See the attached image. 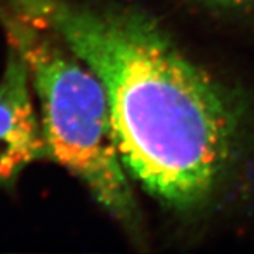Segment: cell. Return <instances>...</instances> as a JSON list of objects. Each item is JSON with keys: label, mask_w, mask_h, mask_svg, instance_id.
<instances>
[{"label": "cell", "mask_w": 254, "mask_h": 254, "mask_svg": "<svg viewBox=\"0 0 254 254\" xmlns=\"http://www.w3.org/2000/svg\"><path fill=\"white\" fill-rule=\"evenodd\" d=\"M40 18L102 82L130 178L177 212L205 206L232 168L235 102L154 18L98 0H0Z\"/></svg>", "instance_id": "cell-1"}, {"label": "cell", "mask_w": 254, "mask_h": 254, "mask_svg": "<svg viewBox=\"0 0 254 254\" xmlns=\"http://www.w3.org/2000/svg\"><path fill=\"white\" fill-rule=\"evenodd\" d=\"M0 24L24 61L48 157L130 232L140 213L119 153L106 91L91 68L40 18L0 3Z\"/></svg>", "instance_id": "cell-2"}, {"label": "cell", "mask_w": 254, "mask_h": 254, "mask_svg": "<svg viewBox=\"0 0 254 254\" xmlns=\"http://www.w3.org/2000/svg\"><path fill=\"white\" fill-rule=\"evenodd\" d=\"M27 66L11 48L0 78V185L14 184L31 164L50 160Z\"/></svg>", "instance_id": "cell-3"}, {"label": "cell", "mask_w": 254, "mask_h": 254, "mask_svg": "<svg viewBox=\"0 0 254 254\" xmlns=\"http://www.w3.org/2000/svg\"><path fill=\"white\" fill-rule=\"evenodd\" d=\"M209 3H215V4H220V6H227V7H240V6H246L254 3V0H206Z\"/></svg>", "instance_id": "cell-4"}]
</instances>
